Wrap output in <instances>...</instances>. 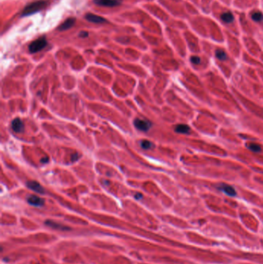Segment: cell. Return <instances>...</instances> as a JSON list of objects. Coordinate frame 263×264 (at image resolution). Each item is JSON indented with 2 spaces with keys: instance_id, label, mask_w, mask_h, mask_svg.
I'll return each mask as SVG.
<instances>
[{
  "instance_id": "1",
  "label": "cell",
  "mask_w": 263,
  "mask_h": 264,
  "mask_svg": "<svg viewBox=\"0 0 263 264\" xmlns=\"http://www.w3.org/2000/svg\"><path fill=\"white\" fill-rule=\"evenodd\" d=\"M46 2L39 0V1H35L33 2L28 4V5L24 8L22 13V16H28L33 15L34 13H36L40 10L46 7Z\"/></svg>"
},
{
  "instance_id": "2",
  "label": "cell",
  "mask_w": 263,
  "mask_h": 264,
  "mask_svg": "<svg viewBox=\"0 0 263 264\" xmlns=\"http://www.w3.org/2000/svg\"><path fill=\"white\" fill-rule=\"evenodd\" d=\"M46 46H47V40L45 36H42L36 40L32 41V43L29 45V51L31 53H36L43 50Z\"/></svg>"
},
{
  "instance_id": "3",
  "label": "cell",
  "mask_w": 263,
  "mask_h": 264,
  "mask_svg": "<svg viewBox=\"0 0 263 264\" xmlns=\"http://www.w3.org/2000/svg\"><path fill=\"white\" fill-rule=\"evenodd\" d=\"M134 126L139 131H142L146 132V131H149V129L151 127V124L148 121L142 120V119H135L134 120Z\"/></svg>"
},
{
  "instance_id": "4",
  "label": "cell",
  "mask_w": 263,
  "mask_h": 264,
  "mask_svg": "<svg viewBox=\"0 0 263 264\" xmlns=\"http://www.w3.org/2000/svg\"><path fill=\"white\" fill-rule=\"evenodd\" d=\"M93 3L100 6L105 7H114L121 3V0H93Z\"/></svg>"
},
{
  "instance_id": "5",
  "label": "cell",
  "mask_w": 263,
  "mask_h": 264,
  "mask_svg": "<svg viewBox=\"0 0 263 264\" xmlns=\"http://www.w3.org/2000/svg\"><path fill=\"white\" fill-rule=\"evenodd\" d=\"M27 202L29 204H30L31 206H36V207H41L44 205V200L42 198L36 195H30L28 197Z\"/></svg>"
},
{
  "instance_id": "6",
  "label": "cell",
  "mask_w": 263,
  "mask_h": 264,
  "mask_svg": "<svg viewBox=\"0 0 263 264\" xmlns=\"http://www.w3.org/2000/svg\"><path fill=\"white\" fill-rule=\"evenodd\" d=\"M85 19L87 20V21L90 22V23H97V24L103 23H105V22H107V20H105L104 18L102 17V16L93 14V13H87V14L85 16Z\"/></svg>"
},
{
  "instance_id": "7",
  "label": "cell",
  "mask_w": 263,
  "mask_h": 264,
  "mask_svg": "<svg viewBox=\"0 0 263 264\" xmlns=\"http://www.w3.org/2000/svg\"><path fill=\"white\" fill-rule=\"evenodd\" d=\"M26 186L28 187L29 189L32 190V191H36L37 193L39 194H43L45 192V190L43 188V187L39 183H38L37 182H28L26 183Z\"/></svg>"
},
{
  "instance_id": "8",
  "label": "cell",
  "mask_w": 263,
  "mask_h": 264,
  "mask_svg": "<svg viewBox=\"0 0 263 264\" xmlns=\"http://www.w3.org/2000/svg\"><path fill=\"white\" fill-rule=\"evenodd\" d=\"M219 189L223 191L226 195H229V196H235L236 195V191L232 186L227 184H222L219 186Z\"/></svg>"
},
{
  "instance_id": "9",
  "label": "cell",
  "mask_w": 263,
  "mask_h": 264,
  "mask_svg": "<svg viewBox=\"0 0 263 264\" xmlns=\"http://www.w3.org/2000/svg\"><path fill=\"white\" fill-rule=\"evenodd\" d=\"M75 23H76V20L75 18H68L67 20H66L63 23L58 27V30L60 31H65L69 29L72 28V27L74 26Z\"/></svg>"
},
{
  "instance_id": "10",
  "label": "cell",
  "mask_w": 263,
  "mask_h": 264,
  "mask_svg": "<svg viewBox=\"0 0 263 264\" xmlns=\"http://www.w3.org/2000/svg\"><path fill=\"white\" fill-rule=\"evenodd\" d=\"M12 128L15 132L21 133L24 131V124L20 118H16L12 121Z\"/></svg>"
},
{
  "instance_id": "11",
  "label": "cell",
  "mask_w": 263,
  "mask_h": 264,
  "mask_svg": "<svg viewBox=\"0 0 263 264\" xmlns=\"http://www.w3.org/2000/svg\"><path fill=\"white\" fill-rule=\"evenodd\" d=\"M45 224H46V225H48V226L53 228V229H59V230H69V227L57 223V222H55L50 221V220H47V221H46Z\"/></svg>"
},
{
  "instance_id": "12",
  "label": "cell",
  "mask_w": 263,
  "mask_h": 264,
  "mask_svg": "<svg viewBox=\"0 0 263 264\" xmlns=\"http://www.w3.org/2000/svg\"><path fill=\"white\" fill-rule=\"evenodd\" d=\"M175 131L179 134H188L190 127L188 124H178L175 127Z\"/></svg>"
},
{
  "instance_id": "13",
  "label": "cell",
  "mask_w": 263,
  "mask_h": 264,
  "mask_svg": "<svg viewBox=\"0 0 263 264\" xmlns=\"http://www.w3.org/2000/svg\"><path fill=\"white\" fill-rule=\"evenodd\" d=\"M221 18L226 23H230L234 20V16H233L232 13L230 12H227V13H224L223 14H222Z\"/></svg>"
},
{
  "instance_id": "14",
  "label": "cell",
  "mask_w": 263,
  "mask_h": 264,
  "mask_svg": "<svg viewBox=\"0 0 263 264\" xmlns=\"http://www.w3.org/2000/svg\"><path fill=\"white\" fill-rule=\"evenodd\" d=\"M248 148L250 149L251 151H253V152H260L261 150V146L258 145V144H255V143L249 144Z\"/></svg>"
},
{
  "instance_id": "15",
  "label": "cell",
  "mask_w": 263,
  "mask_h": 264,
  "mask_svg": "<svg viewBox=\"0 0 263 264\" xmlns=\"http://www.w3.org/2000/svg\"><path fill=\"white\" fill-rule=\"evenodd\" d=\"M216 57L220 61H225L226 59H227V55H226L225 52L222 50H216Z\"/></svg>"
},
{
  "instance_id": "16",
  "label": "cell",
  "mask_w": 263,
  "mask_h": 264,
  "mask_svg": "<svg viewBox=\"0 0 263 264\" xmlns=\"http://www.w3.org/2000/svg\"><path fill=\"white\" fill-rule=\"evenodd\" d=\"M252 18L254 21L260 22L263 20V14L259 12H255L252 14Z\"/></svg>"
},
{
  "instance_id": "17",
  "label": "cell",
  "mask_w": 263,
  "mask_h": 264,
  "mask_svg": "<svg viewBox=\"0 0 263 264\" xmlns=\"http://www.w3.org/2000/svg\"><path fill=\"white\" fill-rule=\"evenodd\" d=\"M153 144L151 143V141L147 140H144L141 142V147L142 148L145 149V150H148V149H151V148H153Z\"/></svg>"
},
{
  "instance_id": "18",
  "label": "cell",
  "mask_w": 263,
  "mask_h": 264,
  "mask_svg": "<svg viewBox=\"0 0 263 264\" xmlns=\"http://www.w3.org/2000/svg\"><path fill=\"white\" fill-rule=\"evenodd\" d=\"M191 61L192 64H199L200 63H201V59H200L198 57L194 56V57H191Z\"/></svg>"
},
{
  "instance_id": "19",
  "label": "cell",
  "mask_w": 263,
  "mask_h": 264,
  "mask_svg": "<svg viewBox=\"0 0 263 264\" xmlns=\"http://www.w3.org/2000/svg\"><path fill=\"white\" fill-rule=\"evenodd\" d=\"M88 35H89V33H88L87 32H86V31H82V32H80V33H79L80 37H83V38L87 37V36H88Z\"/></svg>"
},
{
  "instance_id": "20",
  "label": "cell",
  "mask_w": 263,
  "mask_h": 264,
  "mask_svg": "<svg viewBox=\"0 0 263 264\" xmlns=\"http://www.w3.org/2000/svg\"><path fill=\"white\" fill-rule=\"evenodd\" d=\"M79 159V154L77 153H75L74 154H73L71 157V160L72 161H76L77 160Z\"/></svg>"
},
{
  "instance_id": "21",
  "label": "cell",
  "mask_w": 263,
  "mask_h": 264,
  "mask_svg": "<svg viewBox=\"0 0 263 264\" xmlns=\"http://www.w3.org/2000/svg\"><path fill=\"white\" fill-rule=\"evenodd\" d=\"M49 161V158H43V159L41 160V162H43V163H47Z\"/></svg>"
},
{
  "instance_id": "22",
  "label": "cell",
  "mask_w": 263,
  "mask_h": 264,
  "mask_svg": "<svg viewBox=\"0 0 263 264\" xmlns=\"http://www.w3.org/2000/svg\"><path fill=\"white\" fill-rule=\"evenodd\" d=\"M135 198L137 199H141V198H142V195H141V194H137V195H135Z\"/></svg>"
}]
</instances>
